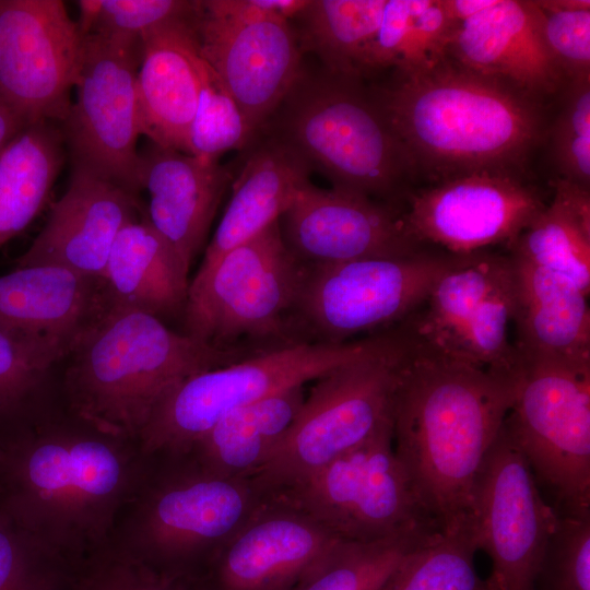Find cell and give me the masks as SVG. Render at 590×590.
Listing matches in <instances>:
<instances>
[{"label": "cell", "instance_id": "1", "mask_svg": "<svg viewBox=\"0 0 590 590\" xmlns=\"http://www.w3.org/2000/svg\"><path fill=\"white\" fill-rule=\"evenodd\" d=\"M1 449L0 510L74 567L108 543L148 460L138 440L79 417L34 423Z\"/></svg>", "mask_w": 590, "mask_h": 590}, {"label": "cell", "instance_id": "2", "mask_svg": "<svg viewBox=\"0 0 590 590\" xmlns=\"http://www.w3.org/2000/svg\"><path fill=\"white\" fill-rule=\"evenodd\" d=\"M408 342L392 404L393 446L442 528L470 514L480 469L514 403L518 370L477 368Z\"/></svg>", "mask_w": 590, "mask_h": 590}, {"label": "cell", "instance_id": "3", "mask_svg": "<svg viewBox=\"0 0 590 590\" xmlns=\"http://www.w3.org/2000/svg\"><path fill=\"white\" fill-rule=\"evenodd\" d=\"M375 97L410 172L433 182L479 172L522 175L544 135L539 99L447 56L398 73Z\"/></svg>", "mask_w": 590, "mask_h": 590}, {"label": "cell", "instance_id": "4", "mask_svg": "<svg viewBox=\"0 0 590 590\" xmlns=\"http://www.w3.org/2000/svg\"><path fill=\"white\" fill-rule=\"evenodd\" d=\"M69 411L94 427L138 440L158 402L186 378L248 357L167 328L144 311L107 305L70 352Z\"/></svg>", "mask_w": 590, "mask_h": 590}, {"label": "cell", "instance_id": "5", "mask_svg": "<svg viewBox=\"0 0 590 590\" xmlns=\"http://www.w3.org/2000/svg\"><path fill=\"white\" fill-rule=\"evenodd\" d=\"M146 457L106 545L161 569L200 575L269 495L253 477L216 474L187 452Z\"/></svg>", "mask_w": 590, "mask_h": 590}, {"label": "cell", "instance_id": "6", "mask_svg": "<svg viewBox=\"0 0 590 590\" xmlns=\"http://www.w3.org/2000/svg\"><path fill=\"white\" fill-rule=\"evenodd\" d=\"M282 104L278 139L333 188L385 197L411 174L381 107L358 79L300 74Z\"/></svg>", "mask_w": 590, "mask_h": 590}, {"label": "cell", "instance_id": "7", "mask_svg": "<svg viewBox=\"0 0 590 590\" xmlns=\"http://www.w3.org/2000/svg\"><path fill=\"white\" fill-rule=\"evenodd\" d=\"M398 337L399 332L393 330L342 343L291 342L192 375L155 406L138 437L141 451L146 456L184 451L227 413L304 386L337 367L386 349Z\"/></svg>", "mask_w": 590, "mask_h": 590}, {"label": "cell", "instance_id": "8", "mask_svg": "<svg viewBox=\"0 0 590 590\" xmlns=\"http://www.w3.org/2000/svg\"><path fill=\"white\" fill-rule=\"evenodd\" d=\"M409 342L399 328L386 349L316 379L291 427L253 479L270 493L324 467L392 420L399 370Z\"/></svg>", "mask_w": 590, "mask_h": 590}, {"label": "cell", "instance_id": "9", "mask_svg": "<svg viewBox=\"0 0 590 590\" xmlns=\"http://www.w3.org/2000/svg\"><path fill=\"white\" fill-rule=\"evenodd\" d=\"M269 495L341 541L375 542L437 523L396 455L392 420L358 447Z\"/></svg>", "mask_w": 590, "mask_h": 590}, {"label": "cell", "instance_id": "10", "mask_svg": "<svg viewBox=\"0 0 590 590\" xmlns=\"http://www.w3.org/2000/svg\"><path fill=\"white\" fill-rule=\"evenodd\" d=\"M516 305L510 255L493 249L453 255L425 302L400 329L415 346L482 369L516 373L510 329Z\"/></svg>", "mask_w": 590, "mask_h": 590}, {"label": "cell", "instance_id": "11", "mask_svg": "<svg viewBox=\"0 0 590 590\" xmlns=\"http://www.w3.org/2000/svg\"><path fill=\"white\" fill-rule=\"evenodd\" d=\"M307 5L305 0L198 1L191 26L199 54L255 132L302 74L300 48L288 19Z\"/></svg>", "mask_w": 590, "mask_h": 590}, {"label": "cell", "instance_id": "12", "mask_svg": "<svg viewBox=\"0 0 590 590\" xmlns=\"http://www.w3.org/2000/svg\"><path fill=\"white\" fill-rule=\"evenodd\" d=\"M305 267L286 246L280 220L199 270L182 311L185 334L223 349L240 338L279 334L294 312Z\"/></svg>", "mask_w": 590, "mask_h": 590}, {"label": "cell", "instance_id": "13", "mask_svg": "<svg viewBox=\"0 0 590 590\" xmlns=\"http://www.w3.org/2000/svg\"><path fill=\"white\" fill-rule=\"evenodd\" d=\"M504 425L562 512L590 511V367L519 363Z\"/></svg>", "mask_w": 590, "mask_h": 590}, {"label": "cell", "instance_id": "14", "mask_svg": "<svg viewBox=\"0 0 590 590\" xmlns=\"http://www.w3.org/2000/svg\"><path fill=\"white\" fill-rule=\"evenodd\" d=\"M452 257L424 247L405 256L304 266L293 314L317 342L328 343L402 322L425 302Z\"/></svg>", "mask_w": 590, "mask_h": 590}, {"label": "cell", "instance_id": "15", "mask_svg": "<svg viewBox=\"0 0 590 590\" xmlns=\"http://www.w3.org/2000/svg\"><path fill=\"white\" fill-rule=\"evenodd\" d=\"M140 38L83 36L74 81L75 102L61 122L72 167L137 196L141 133L137 72Z\"/></svg>", "mask_w": 590, "mask_h": 590}, {"label": "cell", "instance_id": "16", "mask_svg": "<svg viewBox=\"0 0 590 590\" xmlns=\"http://www.w3.org/2000/svg\"><path fill=\"white\" fill-rule=\"evenodd\" d=\"M470 515L479 551L492 562L491 590H533L557 511L504 423L476 477Z\"/></svg>", "mask_w": 590, "mask_h": 590}, {"label": "cell", "instance_id": "17", "mask_svg": "<svg viewBox=\"0 0 590 590\" xmlns=\"http://www.w3.org/2000/svg\"><path fill=\"white\" fill-rule=\"evenodd\" d=\"M546 204L520 174L479 172L412 193L402 219L418 245L467 255L497 246L508 250Z\"/></svg>", "mask_w": 590, "mask_h": 590}, {"label": "cell", "instance_id": "18", "mask_svg": "<svg viewBox=\"0 0 590 590\" xmlns=\"http://www.w3.org/2000/svg\"><path fill=\"white\" fill-rule=\"evenodd\" d=\"M82 39L61 0H0V103L25 126L62 122Z\"/></svg>", "mask_w": 590, "mask_h": 590}, {"label": "cell", "instance_id": "19", "mask_svg": "<svg viewBox=\"0 0 590 590\" xmlns=\"http://www.w3.org/2000/svg\"><path fill=\"white\" fill-rule=\"evenodd\" d=\"M284 241L303 266L398 257L425 246L408 234L402 214L370 198L308 182L281 216Z\"/></svg>", "mask_w": 590, "mask_h": 590}, {"label": "cell", "instance_id": "20", "mask_svg": "<svg viewBox=\"0 0 590 590\" xmlns=\"http://www.w3.org/2000/svg\"><path fill=\"white\" fill-rule=\"evenodd\" d=\"M339 541L299 510L269 496L200 577L208 590H292Z\"/></svg>", "mask_w": 590, "mask_h": 590}, {"label": "cell", "instance_id": "21", "mask_svg": "<svg viewBox=\"0 0 590 590\" xmlns=\"http://www.w3.org/2000/svg\"><path fill=\"white\" fill-rule=\"evenodd\" d=\"M446 56L539 101L567 83L545 44L536 1L496 0L455 27Z\"/></svg>", "mask_w": 590, "mask_h": 590}, {"label": "cell", "instance_id": "22", "mask_svg": "<svg viewBox=\"0 0 590 590\" xmlns=\"http://www.w3.org/2000/svg\"><path fill=\"white\" fill-rule=\"evenodd\" d=\"M137 196L114 182L72 167L63 196L16 268L60 266L102 280L118 233L138 220Z\"/></svg>", "mask_w": 590, "mask_h": 590}, {"label": "cell", "instance_id": "23", "mask_svg": "<svg viewBox=\"0 0 590 590\" xmlns=\"http://www.w3.org/2000/svg\"><path fill=\"white\" fill-rule=\"evenodd\" d=\"M140 176L149 192L148 221L189 271L228 187V172L217 161L150 141L140 151Z\"/></svg>", "mask_w": 590, "mask_h": 590}, {"label": "cell", "instance_id": "24", "mask_svg": "<svg viewBox=\"0 0 590 590\" xmlns=\"http://www.w3.org/2000/svg\"><path fill=\"white\" fill-rule=\"evenodd\" d=\"M99 282L60 266L16 268L0 275V328L64 356L104 310Z\"/></svg>", "mask_w": 590, "mask_h": 590}, {"label": "cell", "instance_id": "25", "mask_svg": "<svg viewBox=\"0 0 590 590\" xmlns=\"http://www.w3.org/2000/svg\"><path fill=\"white\" fill-rule=\"evenodd\" d=\"M192 15L158 25L140 36L137 72L142 135L187 154L200 90Z\"/></svg>", "mask_w": 590, "mask_h": 590}, {"label": "cell", "instance_id": "26", "mask_svg": "<svg viewBox=\"0 0 590 590\" xmlns=\"http://www.w3.org/2000/svg\"><path fill=\"white\" fill-rule=\"evenodd\" d=\"M510 257L516 282L514 346L519 363L590 367L589 296L567 276Z\"/></svg>", "mask_w": 590, "mask_h": 590}, {"label": "cell", "instance_id": "27", "mask_svg": "<svg viewBox=\"0 0 590 590\" xmlns=\"http://www.w3.org/2000/svg\"><path fill=\"white\" fill-rule=\"evenodd\" d=\"M308 164L278 138L256 149L232 186V196L199 270L252 238L287 211L310 182Z\"/></svg>", "mask_w": 590, "mask_h": 590}, {"label": "cell", "instance_id": "28", "mask_svg": "<svg viewBox=\"0 0 590 590\" xmlns=\"http://www.w3.org/2000/svg\"><path fill=\"white\" fill-rule=\"evenodd\" d=\"M189 271L148 219L134 220L118 233L102 282L109 306L157 318L182 314Z\"/></svg>", "mask_w": 590, "mask_h": 590}, {"label": "cell", "instance_id": "29", "mask_svg": "<svg viewBox=\"0 0 590 590\" xmlns=\"http://www.w3.org/2000/svg\"><path fill=\"white\" fill-rule=\"evenodd\" d=\"M305 397L304 386H296L238 408L178 452L216 474L252 477L291 427Z\"/></svg>", "mask_w": 590, "mask_h": 590}, {"label": "cell", "instance_id": "30", "mask_svg": "<svg viewBox=\"0 0 590 590\" xmlns=\"http://www.w3.org/2000/svg\"><path fill=\"white\" fill-rule=\"evenodd\" d=\"M553 198L507 250L570 279L590 293V189L557 178Z\"/></svg>", "mask_w": 590, "mask_h": 590}, {"label": "cell", "instance_id": "31", "mask_svg": "<svg viewBox=\"0 0 590 590\" xmlns=\"http://www.w3.org/2000/svg\"><path fill=\"white\" fill-rule=\"evenodd\" d=\"M61 131L49 122L25 127L0 154V247L44 208L60 170Z\"/></svg>", "mask_w": 590, "mask_h": 590}, {"label": "cell", "instance_id": "32", "mask_svg": "<svg viewBox=\"0 0 590 590\" xmlns=\"http://www.w3.org/2000/svg\"><path fill=\"white\" fill-rule=\"evenodd\" d=\"M471 515H463L408 553L377 590H491L475 569Z\"/></svg>", "mask_w": 590, "mask_h": 590}, {"label": "cell", "instance_id": "33", "mask_svg": "<svg viewBox=\"0 0 590 590\" xmlns=\"http://www.w3.org/2000/svg\"><path fill=\"white\" fill-rule=\"evenodd\" d=\"M386 0H317L299 14L306 46L328 72L359 79L364 56L379 26Z\"/></svg>", "mask_w": 590, "mask_h": 590}, {"label": "cell", "instance_id": "34", "mask_svg": "<svg viewBox=\"0 0 590 590\" xmlns=\"http://www.w3.org/2000/svg\"><path fill=\"white\" fill-rule=\"evenodd\" d=\"M439 529L425 523L380 541H339L292 590H377L408 553Z\"/></svg>", "mask_w": 590, "mask_h": 590}, {"label": "cell", "instance_id": "35", "mask_svg": "<svg viewBox=\"0 0 590 590\" xmlns=\"http://www.w3.org/2000/svg\"><path fill=\"white\" fill-rule=\"evenodd\" d=\"M55 350L0 328V447L28 427Z\"/></svg>", "mask_w": 590, "mask_h": 590}, {"label": "cell", "instance_id": "36", "mask_svg": "<svg viewBox=\"0 0 590 590\" xmlns=\"http://www.w3.org/2000/svg\"><path fill=\"white\" fill-rule=\"evenodd\" d=\"M196 69L200 90L188 137V154L203 161H217L223 153L245 146L256 132L199 50Z\"/></svg>", "mask_w": 590, "mask_h": 590}, {"label": "cell", "instance_id": "37", "mask_svg": "<svg viewBox=\"0 0 590 590\" xmlns=\"http://www.w3.org/2000/svg\"><path fill=\"white\" fill-rule=\"evenodd\" d=\"M74 570L0 510V590H69Z\"/></svg>", "mask_w": 590, "mask_h": 590}, {"label": "cell", "instance_id": "38", "mask_svg": "<svg viewBox=\"0 0 590 590\" xmlns=\"http://www.w3.org/2000/svg\"><path fill=\"white\" fill-rule=\"evenodd\" d=\"M79 31L83 36L140 38L170 21L191 16L198 1L187 0H80Z\"/></svg>", "mask_w": 590, "mask_h": 590}, {"label": "cell", "instance_id": "39", "mask_svg": "<svg viewBox=\"0 0 590 590\" xmlns=\"http://www.w3.org/2000/svg\"><path fill=\"white\" fill-rule=\"evenodd\" d=\"M533 590H590V511L557 512Z\"/></svg>", "mask_w": 590, "mask_h": 590}, {"label": "cell", "instance_id": "40", "mask_svg": "<svg viewBox=\"0 0 590 590\" xmlns=\"http://www.w3.org/2000/svg\"><path fill=\"white\" fill-rule=\"evenodd\" d=\"M545 44L567 83L590 79V1H536Z\"/></svg>", "mask_w": 590, "mask_h": 590}, {"label": "cell", "instance_id": "41", "mask_svg": "<svg viewBox=\"0 0 590 590\" xmlns=\"http://www.w3.org/2000/svg\"><path fill=\"white\" fill-rule=\"evenodd\" d=\"M551 131L559 178L590 189V79L568 82Z\"/></svg>", "mask_w": 590, "mask_h": 590}, {"label": "cell", "instance_id": "42", "mask_svg": "<svg viewBox=\"0 0 590 590\" xmlns=\"http://www.w3.org/2000/svg\"><path fill=\"white\" fill-rule=\"evenodd\" d=\"M421 4L422 0H386L379 26L364 56L362 72L388 67L402 69Z\"/></svg>", "mask_w": 590, "mask_h": 590}, {"label": "cell", "instance_id": "43", "mask_svg": "<svg viewBox=\"0 0 590 590\" xmlns=\"http://www.w3.org/2000/svg\"><path fill=\"white\" fill-rule=\"evenodd\" d=\"M80 590H208L197 575L160 569L133 558L117 559L94 574Z\"/></svg>", "mask_w": 590, "mask_h": 590}, {"label": "cell", "instance_id": "44", "mask_svg": "<svg viewBox=\"0 0 590 590\" xmlns=\"http://www.w3.org/2000/svg\"><path fill=\"white\" fill-rule=\"evenodd\" d=\"M495 2L496 0H441L446 13L458 24L488 9Z\"/></svg>", "mask_w": 590, "mask_h": 590}, {"label": "cell", "instance_id": "45", "mask_svg": "<svg viewBox=\"0 0 590 590\" xmlns=\"http://www.w3.org/2000/svg\"><path fill=\"white\" fill-rule=\"evenodd\" d=\"M25 127L14 113L0 103V154Z\"/></svg>", "mask_w": 590, "mask_h": 590}, {"label": "cell", "instance_id": "46", "mask_svg": "<svg viewBox=\"0 0 590 590\" xmlns=\"http://www.w3.org/2000/svg\"><path fill=\"white\" fill-rule=\"evenodd\" d=\"M2 455H3V452H2V449H1V447H0V461H1V459H2Z\"/></svg>", "mask_w": 590, "mask_h": 590}]
</instances>
